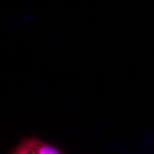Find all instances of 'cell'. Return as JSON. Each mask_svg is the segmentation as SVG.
I'll list each match as a JSON object with an SVG mask.
<instances>
[{"label":"cell","mask_w":154,"mask_h":154,"mask_svg":"<svg viewBox=\"0 0 154 154\" xmlns=\"http://www.w3.org/2000/svg\"><path fill=\"white\" fill-rule=\"evenodd\" d=\"M16 147L29 154H63L59 149L34 137L25 139Z\"/></svg>","instance_id":"cell-1"},{"label":"cell","mask_w":154,"mask_h":154,"mask_svg":"<svg viewBox=\"0 0 154 154\" xmlns=\"http://www.w3.org/2000/svg\"><path fill=\"white\" fill-rule=\"evenodd\" d=\"M12 154H29L25 152L22 151L21 150L19 149L17 147L13 149L12 152Z\"/></svg>","instance_id":"cell-2"}]
</instances>
